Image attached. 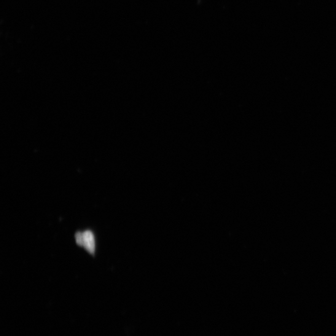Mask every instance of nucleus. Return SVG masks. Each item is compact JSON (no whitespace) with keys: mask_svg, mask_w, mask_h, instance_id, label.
<instances>
[{"mask_svg":"<svg viewBox=\"0 0 336 336\" xmlns=\"http://www.w3.org/2000/svg\"><path fill=\"white\" fill-rule=\"evenodd\" d=\"M76 243L79 246L84 247L86 251L93 255L95 253V237L92 231L85 230L83 232H77L75 235Z\"/></svg>","mask_w":336,"mask_h":336,"instance_id":"f257e3e1","label":"nucleus"}]
</instances>
